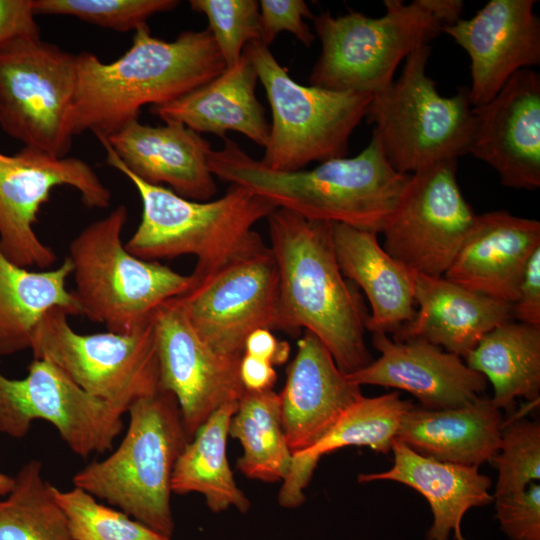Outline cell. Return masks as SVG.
Masks as SVG:
<instances>
[{
	"instance_id": "obj_27",
	"label": "cell",
	"mask_w": 540,
	"mask_h": 540,
	"mask_svg": "<svg viewBox=\"0 0 540 540\" xmlns=\"http://www.w3.org/2000/svg\"><path fill=\"white\" fill-rule=\"evenodd\" d=\"M503 424L491 398L441 410L414 405L404 414L396 441L438 461L479 467L498 452Z\"/></svg>"
},
{
	"instance_id": "obj_44",
	"label": "cell",
	"mask_w": 540,
	"mask_h": 540,
	"mask_svg": "<svg viewBox=\"0 0 540 540\" xmlns=\"http://www.w3.org/2000/svg\"><path fill=\"white\" fill-rule=\"evenodd\" d=\"M419 3L443 27L458 22L464 8V3L461 0H419Z\"/></svg>"
},
{
	"instance_id": "obj_19",
	"label": "cell",
	"mask_w": 540,
	"mask_h": 540,
	"mask_svg": "<svg viewBox=\"0 0 540 540\" xmlns=\"http://www.w3.org/2000/svg\"><path fill=\"white\" fill-rule=\"evenodd\" d=\"M380 353L364 368L346 374L353 383L393 388L412 394L420 407L459 408L484 397L486 378L463 359L423 340L397 341L386 333L372 334Z\"/></svg>"
},
{
	"instance_id": "obj_33",
	"label": "cell",
	"mask_w": 540,
	"mask_h": 540,
	"mask_svg": "<svg viewBox=\"0 0 540 540\" xmlns=\"http://www.w3.org/2000/svg\"><path fill=\"white\" fill-rule=\"evenodd\" d=\"M39 460L26 462L0 500V540H74Z\"/></svg>"
},
{
	"instance_id": "obj_30",
	"label": "cell",
	"mask_w": 540,
	"mask_h": 540,
	"mask_svg": "<svg viewBox=\"0 0 540 540\" xmlns=\"http://www.w3.org/2000/svg\"><path fill=\"white\" fill-rule=\"evenodd\" d=\"M493 387L500 410L512 411L517 398H540V327L510 320L491 331L464 358Z\"/></svg>"
},
{
	"instance_id": "obj_14",
	"label": "cell",
	"mask_w": 540,
	"mask_h": 540,
	"mask_svg": "<svg viewBox=\"0 0 540 540\" xmlns=\"http://www.w3.org/2000/svg\"><path fill=\"white\" fill-rule=\"evenodd\" d=\"M477 214L457 181V159L410 174L398 206L382 230L384 250L410 271L443 276Z\"/></svg>"
},
{
	"instance_id": "obj_8",
	"label": "cell",
	"mask_w": 540,
	"mask_h": 540,
	"mask_svg": "<svg viewBox=\"0 0 540 540\" xmlns=\"http://www.w3.org/2000/svg\"><path fill=\"white\" fill-rule=\"evenodd\" d=\"M244 52L272 112L261 163L271 170L292 172L311 162L346 157L349 139L366 117L373 95L300 84L260 42L247 44Z\"/></svg>"
},
{
	"instance_id": "obj_25",
	"label": "cell",
	"mask_w": 540,
	"mask_h": 540,
	"mask_svg": "<svg viewBox=\"0 0 540 540\" xmlns=\"http://www.w3.org/2000/svg\"><path fill=\"white\" fill-rule=\"evenodd\" d=\"M334 252L344 277L367 297L366 330L394 335L416 313L414 272L390 256L377 233L332 223Z\"/></svg>"
},
{
	"instance_id": "obj_29",
	"label": "cell",
	"mask_w": 540,
	"mask_h": 540,
	"mask_svg": "<svg viewBox=\"0 0 540 540\" xmlns=\"http://www.w3.org/2000/svg\"><path fill=\"white\" fill-rule=\"evenodd\" d=\"M71 274L68 257L56 268L33 271L14 264L0 250L1 356L31 349L35 331L50 310L81 315L72 291L66 289Z\"/></svg>"
},
{
	"instance_id": "obj_32",
	"label": "cell",
	"mask_w": 540,
	"mask_h": 540,
	"mask_svg": "<svg viewBox=\"0 0 540 540\" xmlns=\"http://www.w3.org/2000/svg\"><path fill=\"white\" fill-rule=\"evenodd\" d=\"M229 436L242 446L236 464L241 474L266 483L283 482L288 476L293 454L283 429L279 393L245 390L231 418Z\"/></svg>"
},
{
	"instance_id": "obj_24",
	"label": "cell",
	"mask_w": 540,
	"mask_h": 540,
	"mask_svg": "<svg viewBox=\"0 0 540 540\" xmlns=\"http://www.w3.org/2000/svg\"><path fill=\"white\" fill-rule=\"evenodd\" d=\"M390 469L358 475L359 483L394 481L419 492L428 502L432 523L427 540H466L462 521L472 508L494 501L490 493L492 481L477 466L442 462L421 455L406 445L394 441Z\"/></svg>"
},
{
	"instance_id": "obj_28",
	"label": "cell",
	"mask_w": 540,
	"mask_h": 540,
	"mask_svg": "<svg viewBox=\"0 0 540 540\" xmlns=\"http://www.w3.org/2000/svg\"><path fill=\"white\" fill-rule=\"evenodd\" d=\"M413 406L410 400L402 399L398 391L374 397L362 396L313 447L293 455L290 472L278 493L279 505L296 508L304 503V491L318 462L326 454L350 446L368 447L388 454L404 414Z\"/></svg>"
},
{
	"instance_id": "obj_4",
	"label": "cell",
	"mask_w": 540,
	"mask_h": 540,
	"mask_svg": "<svg viewBox=\"0 0 540 540\" xmlns=\"http://www.w3.org/2000/svg\"><path fill=\"white\" fill-rule=\"evenodd\" d=\"M99 141L108 165L130 180L141 199L140 223L125 243L132 255L148 261L193 255L196 283L262 239L253 227L276 209L268 200L235 184L218 199L188 200L142 181L121 164L105 139Z\"/></svg>"
},
{
	"instance_id": "obj_20",
	"label": "cell",
	"mask_w": 540,
	"mask_h": 540,
	"mask_svg": "<svg viewBox=\"0 0 540 540\" xmlns=\"http://www.w3.org/2000/svg\"><path fill=\"white\" fill-rule=\"evenodd\" d=\"M279 396L284 433L294 455L313 447L363 394L325 345L305 330Z\"/></svg>"
},
{
	"instance_id": "obj_7",
	"label": "cell",
	"mask_w": 540,
	"mask_h": 540,
	"mask_svg": "<svg viewBox=\"0 0 540 540\" xmlns=\"http://www.w3.org/2000/svg\"><path fill=\"white\" fill-rule=\"evenodd\" d=\"M430 55L429 44L409 54L400 77L373 95L365 117L387 160L402 174L468 154L475 132L469 88L441 96L427 74Z\"/></svg>"
},
{
	"instance_id": "obj_17",
	"label": "cell",
	"mask_w": 540,
	"mask_h": 540,
	"mask_svg": "<svg viewBox=\"0 0 540 540\" xmlns=\"http://www.w3.org/2000/svg\"><path fill=\"white\" fill-rule=\"evenodd\" d=\"M535 0H490L469 19L442 32L470 58L472 106L489 102L518 71L540 64V19Z\"/></svg>"
},
{
	"instance_id": "obj_12",
	"label": "cell",
	"mask_w": 540,
	"mask_h": 540,
	"mask_svg": "<svg viewBox=\"0 0 540 540\" xmlns=\"http://www.w3.org/2000/svg\"><path fill=\"white\" fill-rule=\"evenodd\" d=\"M175 300L215 352L242 357L254 330H276L279 275L263 239L246 248Z\"/></svg>"
},
{
	"instance_id": "obj_5",
	"label": "cell",
	"mask_w": 540,
	"mask_h": 540,
	"mask_svg": "<svg viewBox=\"0 0 540 540\" xmlns=\"http://www.w3.org/2000/svg\"><path fill=\"white\" fill-rule=\"evenodd\" d=\"M118 448L94 461L72 479L150 529L172 538L171 481L176 461L188 443L175 396L165 390L135 400Z\"/></svg>"
},
{
	"instance_id": "obj_31",
	"label": "cell",
	"mask_w": 540,
	"mask_h": 540,
	"mask_svg": "<svg viewBox=\"0 0 540 540\" xmlns=\"http://www.w3.org/2000/svg\"><path fill=\"white\" fill-rule=\"evenodd\" d=\"M237 406L238 402H231L217 409L188 441L173 470L172 493L201 494L213 513L231 507L246 513L251 506L235 481L226 454L229 425Z\"/></svg>"
},
{
	"instance_id": "obj_3",
	"label": "cell",
	"mask_w": 540,
	"mask_h": 540,
	"mask_svg": "<svg viewBox=\"0 0 540 540\" xmlns=\"http://www.w3.org/2000/svg\"><path fill=\"white\" fill-rule=\"evenodd\" d=\"M211 150L208 166L219 180L240 185L276 208L306 219L381 233L395 212L410 174L397 172L378 139L354 157L333 158L310 170L275 171L227 137Z\"/></svg>"
},
{
	"instance_id": "obj_23",
	"label": "cell",
	"mask_w": 540,
	"mask_h": 540,
	"mask_svg": "<svg viewBox=\"0 0 540 540\" xmlns=\"http://www.w3.org/2000/svg\"><path fill=\"white\" fill-rule=\"evenodd\" d=\"M416 313L394 340H423L464 359L495 327L513 320L512 304L470 291L444 276L414 273Z\"/></svg>"
},
{
	"instance_id": "obj_42",
	"label": "cell",
	"mask_w": 540,
	"mask_h": 540,
	"mask_svg": "<svg viewBox=\"0 0 540 540\" xmlns=\"http://www.w3.org/2000/svg\"><path fill=\"white\" fill-rule=\"evenodd\" d=\"M290 346L287 342L279 341L271 330L259 328L246 338L244 354L253 356L270 364L281 365L289 356Z\"/></svg>"
},
{
	"instance_id": "obj_9",
	"label": "cell",
	"mask_w": 540,
	"mask_h": 540,
	"mask_svg": "<svg viewBox=\"0 0 540 540\" xmlns=\"http://www.w3.org/2000/svg\"><path fill=\"white\" fill-rule=\"evenodd\" d=\"M378 18L360 12L313 17L321 53L309 76L319 88L375 95L392 82L399 63L442 33L443 26L419 0H384Z\"/></svg>"
},
{
	"instance_id": "obj_11",
	"label": "cell",
	"mask_w": 540,
	"mask_h": 540,
	"mask_svg": "<svg viewBox=\"0 0 540 540\" xmlns=\"http://www.w3.org/2000/svg\"><path fill=\"white\" fill-rule=\"evenodd\" d=\"M69 316L62 308L44 315L32 341L34 359L54 363L86 393L122 414L160 389L152 320L127 334H79Z\"/></svg>"
},
{
	"instance_id": "obj_40",
	"label": "cell",
	"mask_w": 540,
	"mask_h": 540,
	"mask_svg": "<svg viewBox=\"0 0 540 540\" xmlns=\"http://www.w3.org/2000/svg\"><path fill=\"white\" fill-rule=\"evenodd\" d=\"M513 320L540 327V248L530 257L512 303Z\"/></svg>"
},
{
	"instance_id": "obj_35",
	"label": "cell",
	"mask_w": 540,
	"mask_h": 540,
	"mask_svg": "<svg viewBox=\"0 0 540 540\" xmlns=\"http://www.w3.org/2000/svg\"><path fill=\"white\" fill-rule=\"evenodd\" d=\"M497 469L494 498L523 491L540 480V424L525 418L504 423L498 452L491 460Z\"/></svg>"
},
{
	"instance_id": "obj_10",
	"label": "cell",
	"mask_w": 540,
	"mask_h": 540,
	"mask_svg": "<svg viewBox=\"0 0 540 540\" xmlns=\"http://www.w3.org/2000/svg\"><path fill=\"white\" fill-rule=\"evenodd\" d=\"M77 79V54L43 41L40 35L3 44L0 128L24 147L68 156Z\"/></svg>"
},
{
	"instance_id": "obj_43",
	"label": "cell",
	"mask_w": 540,
	"mask_h": 540,
	"mask_svg": "<svg viewBox=\"0 0 540 540\" xmlns=\"http://www.w3.org/2000/svg\"><path fill=\"white\" fill-rule=\"evenodd\" d=\"M239 375L244 389L250 392L271 390L277 380L272 364L247 354L241 357Z\"/></svg>"
},
{
	"instance_id": "obj_26",
	"label": "cell",
	"mask_w": 540,
	"mask_h": 540,
	"mask_svg": "<svg viewBox=\"0 0 540 540\" xmlns=\"http://www.w3.org/2000/svg\"><path fill=\"white\" fill-rule=\"evenodd\" d=\"M258 76L243 51L238 62L216 78L167 104L150 106L164 123H180L197 133L226 138L228 131L243 134L265 147L270 124L256 96Z\"/></svg>"
},
{
	"instance_id": "obj_39",
	"label": "cell",
	"mask_w": 540,
	"mask_h": 540,
	"mask_svg": "<svg viewBox=\"0 0 540 540\" xmlns=\"http://www.w3.org/2000/svg\"><path fill=\"white\" fill-rule=\"evenodd\" d=\"M260 37L259 42L268 47L282 31L293 34L303 45L310 47L315 34L310 30L305 18L313 15L303 0H261L259 1Z\"/></svg>"
},
{
	"instance_id": "obj_13",
	"label": "cell",
	"mask_w": 540,
	"mask_h": 540,
	"mask_svg": "<svg viewBox=\"0 0 540 540\" xmlns=\"http://www.w3.org/2000/svg\"><path fill=\"white\" fill-rule=\"evenodd\" d=\"M78 190L88 208L105 209L111 192L93 168L77 157H55L23 147L13 155L0 152V250L14 264L50 269L56 254L43 243L34 225L42 205L58 186Z\"/></svg>"
},
{
	"instance_id": "obj_45",
	"label": "cell",
	"mask_w": 540,
	"mask_h": 540,
	"mask_svg": "<svg viewBox=\"0 0 540 540\" xmlns=\"http://www.w3.org/2000/svg\"><path fill=\"white\" fill-rule=\"evenodd\" d=\"M14 477L0 472V496H6L13 488Z\"/></svg>"
},
{
	"instance_id": "obj_36",
	"label": "cell",
	"mask_w": 540,
	"mask_h": 540,
	"mask_svg": "<svg viewBox=\"0 0 540 540\" xmlns=\"http://www.w3.org/2000/svg\"><path fill=\"white\" fill-rule=\"evenodd\" d=\"M177 0H32L35 15H66L120 32L136 31L151 16L168 12Z\"/></svg>"
},
{
	"instance_id": "obj_38",
	"label": "cell",
	"mask_w": 540,
	"mask_h": 540,
	"mask_svg": "<svg viewBox=\"0 0 540 540\" xmlns=\"http://www.w3.org/2000/svg\"><path fill=\"white\" fill-rule=\"evenodd\" d=\"M496 519L509 540H540V485L494 498Z\"/></svg>"
},
{
	"instance_id": "obj_2",
	"label": "cell",
	"mask_w": 540,
	"mask_h": 540,
	"mask_svg": "<svg viewBox=\"0 0 540 540\" xmlns=\"http://www.w3.org/2000/svg\"><path fill=\"white\" fill-rule=\"evenodd\" d=\"M226 69L208 28L185 31L174 41L139 27L130 48L104 63L95 54H77V88L71 114L73 135L93 132L107 138L138 120L143 106L172 102L208 83Z\"/></svg>"
},
{
	"instance_id": "obj_37",
	"label": "cell",
	"mask_w": 540,
	"mask_h": 540,
	"mask_svg": "<svg viewBox=\"0 0 540 540\" xmlns=\"http://www.w3.org/2000/svg\"><path fill=\"white\" fill-rule=\"evenodd\" d=\"M194 12L207 17L226 68L235 65L247 44L259 42L260 14L256 0H191Z\"/></svg>"
},
{
	"instance_id": "obj_6",
	"label": "cell",
	"mask_w": 540,
	"mask_h": 540,
	"mask_svg": "<svg viewBox=\"0 0 540 540\" xmlns=\"http://www.w3.org/2000/svg\"><path fill=\"white\" fill-rule=\"evenodd\" d=\"M127 219L126 206H117L82 229L70 242L67 256L81 315L119 334L147 325L160 305L195 283L191 274L128 252L122 242Z\"/></svg>"
},
{
	"instance_id": "obj_21",
	"label": "cell",
	"mask_w": 540,
	"mask_h": 540,
	"mask_svg": "<svg viewBox=\"0 0 540 540\" xmlns=\"http://www.w3.org/2000/svg\"><path fill=\"white\" fill-rule=\"evenodd\" d=\"M105 139L121 164L151 185L167 184L177 195L209 201L217 193L208 166L210 143L186 126H151L135 120Z\"/></svg>"
},
{
	"instance_id": "obj_16",
	"label": "cell",
	"mask_w": 540,
	"mask_h": 540,
	"mask_svg": "<svg viewBox=\"0 0 540 540\" xmlns=\"http://www.w3.org/2000/svg\"><path fill=\"white\" fill-rule=\"evenodd\" d=\"M152 323L159 388L175 396L190 441L217 409L243 396L241 357L221 355L209 347L175 298L156 309Z\"/></svg>"
},
{
	"instance_id": "obj_22",
	"label": "cell",
	"mask_w": 540,
	"mask_h": 540,
	"mask_svg": "<svg viewBox=\"0 0 540 540\" xmlns=\"http://www.w3.org/2000/svg\"><path fill=\"white\" fill-rule=\"evenodd\" d=\"M540 248V222L507 211L477 215L443 275L479 294L512 304L524 269Z\"/></svg>"
},
{
	"instance_id": "obj_15",
	"label": "cell",
	"mask_w": 540,
	"mask_h": 540,
	"mask_svg": "<svg viewBox=\"0 0 540 540\" xmlns=\"http://www.w3.org/2000/svg\"><path fill=\"white\" fill-rule=\"evenodd\" d=\"M122 413L75 384L58 366L34 359L22 379L0 373V432L23 438L43 419L81 457L111 449L123 428Z\"/></svg>"
},
{
	"instance_id": "obj_18",
	"label": "cell",
	"mask_w": 540,
	"mask_h": 540,
	"mask_svg": "<svg viewBox=\"0 0 540 540\" xmlns=\"http://www.w3.org/2000/svg\"><path fill=\"white\" fill-rule=\"evenodd\" d=\"M476 127L469 153L490 165L503 186L540 187V75L515 73L489 102L473 106Z\"/></svg>"
},
{
	"instance_id": "obj_1",
	"label": "cell",
	"mask_w": 540,
	"mask_h": 540,
	"mask_svg": "<svg viewBox=\"0 0 540 540\" xmlns=\"http://www.w3.org/2000/svg\"><path fill=\"white\" fill-rule=\"evenodd\" d=\"M279 275L276 330L313 333L344 374L372 361L365 343L368 312L358 288L342 274L332 223L276 208L267 218Z\"/></svg>"
},
{
	"instance_id": "obj_41",
	"label": "cell",
	"mask_w": 540,
	"mask_h": 540,
	"mask_svg": "<svg viewBox=\"0 0 540 540\" xmlns=\"http://www.w3.org/2000/svg\"><path fill=\"white\" fill-rule=\"evenodd\" d=\"M32 0H0V46L18 37L40 35Z\"/></svg>"
},
{
	"instance_id": "obj_34",
	"label": "cell",
	"mask_w": 540,
	"mask_h": 540,
	"mask_svg": "<svg viewBox=\"0 0 540 540\" xmlns=\"http://www.w3.org/2000/svg\"><path fill=\"white\" fill-rule=\"evenodd\" d=\"M52 492L74 540H171L78 487Z\"/></svg>"
}]
</instances>
